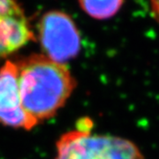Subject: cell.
<instances>
[{"label": "cell", "instance_id": "cell-1", "mask_svg": "<svg viewBox=\"0 0 159 159\" xmlns=\"http://www.w3.org/2000/svg\"><path fill=\"white\" fill-rule=\"evenodd\" d=\"M22 107L38 124L53 117L76 86L69 69L45 55H32L16 62Z\"/></svg>", "mask_w": 159, "mask_h": 159}, {"label": "cell", "instance_id": "cell-2", "mask_svg": "<svg viewBox=\"0 0 159 159\" xmlns=\"http://www.w3.org/2000/svg\"><path fill=\"white\" fill-rule=\"evenodd\" d=\"M92 123L79 122L77 129L63 134L57 143L56 159H143L133 143L119 137L91 134Z\"/></svg>", "mask_w": 159, "mask_h": 159}, {"label": "cell", "instance_id": "cell-3", "mask_svg": "<svg viewBox=\"0 0 159 159\" xmlns=\"http://www.w3.org/2000/svg\"><path fill=\"white\" fill-rule=\"evenodd\" d=\"M38 35L44 55L57 62L74 59L81 49V36L75 22L61 11H50L40 17Z\"/></svg>", "mask_w": 159, "mask_h": 159}, {"label": "cell", "instance_id": "cell-4", "mask_svg": "<svg viewBox=\"0 0 159 159\" xmlns=\"http://www.w3.org/2000/svg\"><path fill=\"white\" fill-rule=\"evenodd\" d=\"M0 124L24 129H31L38 125L22 107L18 69L16 62L12 61H7L0 67Z\"/></svg>", "mask_w": 159, "mask_h": 159}, {"label": "cell", "instance_id": "cell-5", "mask_svg": "<svg viewBox=\"0 0 159 159\" xmlns=\"http://www.w3.org/2000/svg\"><path fill=\"white\" fill-rule=\"evenodd\" d=\"M35 39L29 21L16 0H0V59Z\"/></svg>", "mask_w": 159, "mask_h": 159}, {"label": "cell", "instance_id": "cell-6", "mask_svg": "<svg viewBox=\"0 0 159 159\" xmlns=\"http://www.w3.org/2000/svg\"><path fill=\"white\" fill-rule=\"evenodd\" d=\"M84 12L95 19H107L115 16L124 4V0H79Z\"/></svg>", "mask_w": 159, "mask_h": 159}, {"label": "cell", "instance_id": "cell-7", "mask_svg": "<svg viewBox=\"0 0 159 159\" xmlns=\"http://www.w3.org/2000/svg\"><path fill=\"white\" fill-rule=\"evenodd\" d=\"M152 13L153 14L156 20L159 21V0H150Z\"/></svg>", "mask_w": 159, "mask_h": 159}]
</instances>
